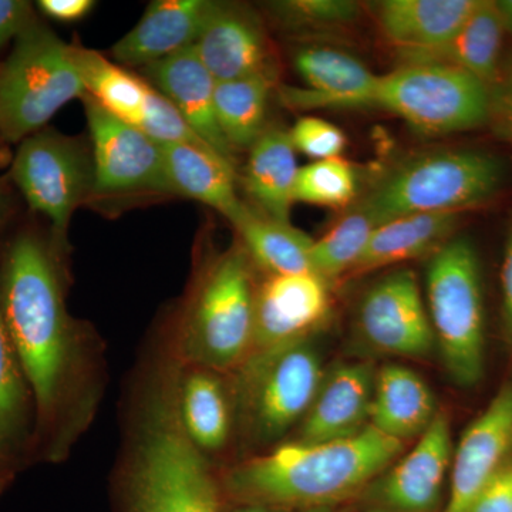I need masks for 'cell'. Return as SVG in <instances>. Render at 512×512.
<instances>
[{
  "label": "cell",
  "instance_id": "2e32d148",
  "mask_svg": "<svg viewBox=\"0 0 512 512\" xmlns=\"http://www.w3.org/2000/svg\"><path fill=\"white\" fill-rule=\"evenodd\" d=\"M376 370L370 363L346 362L325 370L296 441L326 443L349 439L370 426Z\"/></svg>",
  "mask_w": 512,
  "mask_h": 512
},
{
  "label": "cell",
  "instance_id": "ac0fdd59",
  "mask_svg": "<svg viewBox=\"0 0 512 512\" xmlns=\"http://www.w3.org/2000/svg\"><path fill=\"white\" fill-rule=\"evenodd\" d=\"M194 49L217 83L275 77L264 30L238 6L214 2Z\"/></svg>",
  "mask_w": 512,
  "mask_h": 512
},
{
  "label": "cell",
  "instance_id": "484cf974",
  "mask_svg": "<svg viewBox=\"0 0 512 512\" xmlns=\"http://www.w3.org/2000/svg\"><path fill=\"white\" fill-rule=\"evenodd\" d=\"M457 224V214L406 215L384 222L373 232L352 272H369L436 252Z\"/></svg>",
  "mask_w": 512,
  "mask_h": 512
},
{
  "label": "cell",
  "instance_id": "e575fe53",
  "mask_svg": "<svg viewBox=\"0 0 512 512\" xmlns=\"http://www.w3.org/2000/svg\"><path fill=\"white\" fill-rule=\"evenodd\" d=\"M289 134L295 150L316 161L340 157L346 147L343 131L318 117H303Z\"/></svg>",
  "mask_w": 512,
  "mask_h": 512
},
{
  "label": "cell",
  "instance_id": "74e56055",
  "mask_svg": "<svg viewBox=\"0 0 512 512\" xmlns=\"http://www.w3.org/2000/svg\"><path fill=\"white\" fill-rule=\"evenodd\" d=\"M467 512H512V463L478 494Z\"/></svg>",
  "mask_w": 512,
  "mask_h": 512
},
{
  "label": "cell",
  "instance_id": "e0dca14e",
  "mask_svg": "<svg viewBox=\"0 0 512 512\" xmlns=\"http://www.w3.org/2000/svg\"><path fill=\"white\" fill-rule=\"evenodd\" d=\"M306 87H282L281 99L296 109L375 106L379 76L355 57L330 47H306L295 57Z\"/></svg>",
  "mask_w": 512,
  "mask_h": 512
},
{
  "label": "cell",
  "instance_id": "7a4b0ae2",
  "mask_svg": "<svg viewBox=\"0 0 512 512\" xmlns=\"http://www.w3.org/2000/svg\"><path fill=\"white\" fill-rule=\"evenodd\" d=\"M0 302L40 419H53L72 376L73 336L55 266L32 235L10 248Z\"/></svg>",
  "mask_w": 512,
  "mask_h": 512
},
{
  "label": "cell",
  "instance_id": "1f68e13d",
  "mask_svg": "<svg viewBox=\"0 0 512 512\" xmlns=\"http://www.w3.org/2000/svg\"><path fill=\"white\" fill-rule=\"evenodd\" d=\"M355 170L342 157L313 161L299 168L295 200L322 207L343 208L356 197Z\"/></svg>",
  "mask_w": 512,
  "mask_h": 512
},
{
  "label": "cell",
  "instance_id": "cb8c5ba5",
  "mask_svg": "<svg viewBox=\"0 0 512 512\" xmlns=\"http://www.w3.org/2000/svg\"><path fill=\"white\" fill-rule=\"evenodd\" d=\"M477 0H387L379 6L384 37L400 55L424 52L446 45Z\"/></svg>",
  "mask_w": 512,
  "mask_h": 512
},
{
  "label": "cell",
  "instance_id": "7c38bea8",
  "mask_svg": "<svg viewBox=\"0 0 512 512\" xmlns=\"http://www.w3.org/2000/svg\"><path fill=\"white\" fill-rule=\"evenodd\" d=\"M453 451L450 421L439 413L412 450L362 491L367 512H441Z\"/></svg>",
  "mask_w": 512,
  "mask_h": 512
},
{
  "label": "cell",
  "instance_id": "277c9868",
  "mask_svg": "<svg viewBox=\"0 0 512 512\" xmlns=\"http://www.w3.org/2000/svg\"><path fill=\"white\" fill-rule=\"evenodd\" d=\"M504 165L480 151H434L390 171L359 202L377 222L416 214H457L500 190Z\"/></svg>",
  "mask_w": 512,
  "mask_h": 512
},
{
  "label": "cell",
  "instance_id": "8d00e7d4",
  "mask_svg": "<svg viewBox=\"0 0 512 512\" xmlns=\"http://www.w3.org/2000/svg\"><path fill=\"white\" fill-rule=\"evenodd\" d=\"M495 134L512 148V57L490 87V116Z\"/></svg>",
  "mask_w": 512,
  "mask_h": 512
},
{
  "label": "cell",
  "instance_id": "60d3db41",
  "mask_svg": "<svg viewBox=\"0 0 512 512\" xmlns=\"http://www.w3.org/2000/svg\"><path fill=\"white\" fill-rule=\"evenodd\" d=\"M92 0H40L39 8L49 18L73 22L84 18L92 10Z\"/></svg>",
  "mask_w": 512,
  "mask_h": 512
},
{
  "label": "cell",
  "instance_id": "30bf717a",
  "mask_svg": "<svg viewBox=\"0 0 512 512\" xmlns=\"http://www.w3.org/2000/svg\"><path fill=\"white\" fill-rule=\"evenodd\" d=\"M13 178L32 210L46 215L60 235L89 190V171L76 144L55 131H37L20 144Z\"/></svg>",
  "mask_w": 512,
  "mask_h": 512
},
{
  "label": "cell",
  "instance_id": "d6a6232c",
  "mask_svg": "<svg viewBox=\"0 0 512 512\" xmlns=\"http://www.w3.org/2000/svg\"><path fill=\"white\" fill-rule=\"evenodd\" d=\"M26 382L0 302V451L18 434L25 420L28 409Z\"/></svg>",
  "mask_w": 512,
  "mask_h": 512
},
{
  "label": "cell",
  "instance_id": "836d02e7",
  "mask_svg": "<svg viewBox=\"0 0 512 512\" xmlns=\"http://www.w3.org/2000/svg\"><path fill=\"white\" fill-rule=\"evenodd\" d=\"M134 126L140 128L161 146L191 144V146L210 148L188 126L187 121L183 119L180 111L175 109L174 104L153 87L148 90L143 109H141Z\"/></svg>",
  "mask_w": 512,
  "mask_h": 512
},
{
  "label": "cell",
  "instance_id": "9a60e30c",
  "mask_svg": "<svg viewBox=\"0 0 512 512\" xmlns=\"http://www.w3.org/2000/svg\"><path fill=\"white\" fill-rule=\"evenodd\" d=\"M512 463V382L504 384L464 431L453 451L450 491L441 512H467L478 494Z\"/></svg>",
  "mask_w": 512,
  "mask_h": 512
},
{
  "label": "cell",
  "instance_id": "9c48e42d",
  "mask_svg": "<svg viewBox=\"0 0 512 512\" xmlns=\"http://www.w3.org/2000/svg\"><path fill=\"white\" fill-rule=\"evenodd\" d=\"M427 136L483 126L490 89L476 77L441 63L402 64L379 76L376 104Z\"/></svg>",
  "mask_w": 512,
  "mask_h": 512
},
{
  "label": "cell",
  "instance_id": "7bdbcfd3",
  "mask_svg": "<svg viewBox=\"0 0 512 512\" xmlns=\"http://www.w3.org/2000/svg\"><path fill=\"white\" fill-rule=\"evenodd\" d=\"M237 512H275L274 508L265 507V505L248 504L247 507Z\"/></svg>",
  "mask_w": 512,
  "mask_h": 512
},
{
  "label": "cell",
  "instance_id": "5bb4252c",
  "mask_svg": "<svg viewBox=\"0 0 512 512\" xmlns=\"http://www.w3.org/2000/svg\"><path fill=\"white\" fill-rule=\"evenodd\" d=\"M329 309V284L319 275H269L255 292L251 355L311 339Z\"/></svg>",
  "mask_w": 512,
  "mask_h": 512
},
{
  "label": "cell",
  "instance_id": "5b68a950",
  "mask_svg": "<svg viewBox=\"0 0 512 512\" xmlns=\"http://www.w3.org/2000/svg\"><path fill=\"white\" fill-rule=\"evenodd\" d=\"M427 312L448 376L470 389L484 376L485 312L476 248L467 238L448 239L427 266Z\"/></svg>",
  "mask_w": 512,
  "mask_h": 512
},
{
  "label": "cell",
  "instance_id": "8fae6325",
  "mask_svg": "<svg viewBox=\"0 0 512 512\" xmlns=\"http://www.w3.org/2000/svg\"><path fill=\"white\" fill-rule=\"evenodd\" d=\"M94 147L93 190L119 194L137 190L170 191L163 147L144 131L83 96Z\"/></svg>",
  "mask_w": 512,
  "mask_h": 512
},
{
  "label": "cell",
  "instance_id": "6da1fadb",
  "mask_svg": "<svg viewBox=\"0 0 512 512\" xmlns=\"http://www.w3.org/2000/svg\"><path fill=\"white\" fill-rule=\"evenodd\" d=\"M404 443L372 426L349 439L284 444L228 474L229 493L269 508H318L362 493L402 456Z\"/></svg>",
  "mask_w": 512,
  "mask_h": 512
},
{
  "label": "cell",
  "instance_id": "8992f818",
  "mask_svg": "<svg viewBox=\"0 0 512 512\" xmlns=\"http://www.w3.org/2000/svg\"><path fill=\"white\" fill-rule=\"evenodd\" d=\"M255 292L245 249H232L211 266L181 332V355L191 367L222 372L237 369L248 359Z\"/></svg>",
  "mask_w": 512,
  "mask_h": 512
},
{
  "label": "cell",
  "instance_id": "ffe728a7",
  "mask_svg": "<svg viewBox=\"0 0 512 512\" xmlns=\"http://www.w3.org/2000/svg\"><path fill=\"white\" fill-rule=\"evenodd\" d=\"M214 2L156 0L140 22L113 47L117 62L153 64L192 47L200 37Z\"/></svg>",
  "mask_w": 512,
  "mask_h": 512
},
{
  "label": "cell",
  "instance_id": "d6986e66",
  "mask_svg": "<svg viewBox=\"0 0 512 512\" xmlns=\"http://www.w3.org/2000/svg\"><path fill=\"white\" fill-rule=\"evenodd\" d=\"M147 72L194 133L218 156L235 165L234 150L222 134L215 111L217 82L201 62L194 46L148 64Z\"/></svg>",
  "mask_w": 512,
  "mask_h": 512
},
{
  "label": "cell",
  "instance_id": "83f0119b",
  "mask_svg": "<svg viewBox=\"0 0 512 512\" xmlns=\"http://www.w3.org/2000/svg\"><path fill=\"white\" fill-rule=\"evenodd\" d=\"M178 414L188 439L202 453L220 451L231 434L224 384L211 370L191 367L177 384Z\"/></svg>",
  "mask_w": 512,
  "mask_h": 512
},
{
  "label": "cell",
  "instance_id": "52a82bcc",
  "mask_svg": "<svg viewBox=\"0 0 512 512\" xmlns=\"http://www.w3.org/2000/svg\"><path fill=\"white\" fill-rule=\"evenodd\" d=\"M0 70V136L10 143L40 131L69 101L86 94L72 46L35 22L16 37Z\"/></svg>",
  "mask_w": 512,
  "mask_h": 512
},
{
  "label": "cell",
  "instance_id": "603a6c76",
  "mask_svg": "<svg viewBox=\"0 0 512 512\" xmlns=\"http://www.w3.org/2000/svg\"><path fill=\"white\" fill-rule=\"evenodd\" d=\"M505 30L498 3L477 0L468 18L446 45L404 55L403 64H448L471 74L490 89L500 74Z\"/></svg>",
  "mask_w": 512,
  "mask_h": 512
},
{
  "label": "cell",
  "instance_id": "d4e9b609",
  "mask_svg": "<svg viewBox=\"0 0 512 512\" xmlns=\"http://www.w3.org/2000/svg\"><path fill=\"white\" fill-rule=\"evenodd\" d=\"M296 150L291 134L278 126H268L249 150L245 183L256 210L272 220L289 222L295 202L298 178Z\"/></svg>",
  "mask_w": 512,
  "mask_h": 512
},
{
  "label": "cell",
  "instance_id": "f546056e",
  "mask_svg": "<svg viewBox=\"0 0 512 512\" xmlns=\"http://www.w3.org/2000/svg\"><path fill=\"white\" fill-rule=\"evenodd\" d=\"M77 72L92 99L119 119L136 123L150 84L111 63L96 50L72 46Z\"/></svg>",
  "mask_w": 512,
  "mask_h": 512
},
{
  "label": "cell",
  "instance_id": "ba28073f",
  "mask_svg": "<svg viewBox=\"0 0 512 512\" xmlns=\"http://www.w3.org/2000/svg\"><path fill=\"white\" fill-rule=\"evenodd\" d=\"M325 369L311 339L256 353L239 366L238 409L251 440L281 439L303 420Z\"/></svg>",
  "mask_w": 512,
  "mask_h": 512
},
{
  "label": "cell",
  "instance_id": "ab89813d",
  "mask_svg": "<svg viewBox=\"0 0 512 512\" xmlns=\"http://www.w3.org/2000/svg\"><path fill=\"white\" fill-rule=\"evenodd\" d=\"M501 319H503L504 338L512 348V228L505 244L503 268H501Z\"/></svg>",
  "mask_w": 512,
  "mask_h": 512
},
{
  "label": "cell",
  "instance_id": "4316f807",
  "mask_svg": "<svg viewBox=\"0 0 512 512\" xmlns=\"http://www.w3.org/2000/svg\"><path fill=\"white\" fill-rule=\"evenodd\" d=\"M244 241L245 251L269 272V275H298L312 271V248L315 241L292 227L245 205L232 222Z\"/></svg>",
  "mask_w": 512,
  "mask_h": 512
},
{
  "label": "cell",
  "instance_id": "7402d4cb",
  "mask_svg": "<svg viewBox=\"0 0 512 512\" xmlns=\"http://www.w3.org/2000/svg\"><path fill=\"white\" fill-rule=\"evenodd\" d=\"M165 177L175 194L184 195L221 212L229 222L237 220L245 202L237 194L235 165L210 148L191 144H165Z\"/></svg>",
  "mask_w": 512,
  "mask_h": 512
},
{
  "label": "cell",
  "instance_id": "f1b7e54d",
  "mask_svg": "<svg viewBox=\"0 0 512 512\" xmlns=\"http://www.w3.org/2000/svg\"><path fill=\"white\" fill-rule=\"evenodd\" d=\"M275 77L255 76L220 82L215 87V111L222 134L232 150H251L266 126L269 93Z\"/></svg>",
  "mask_w": 512,
  "mask_h": 512
},
{
  "label": "cell",
  "instance_id": "4dcf8cb0",
  "mask_svg": "<svg viewBox=\"0 0 512 512\" xmlns=\"http://www.w3.org/2000/svg\"><path fill=\"white\" fill-rule=\"evenodd\" d=\"M379 224L355 205L312 248V271L326 282L352 271Z\"/></svg>",
  "mask_w": 512,
  "mask_h": 512
},
{
  "label": "cell",
  "instance_id": "44dd1931",
  "mask_svg": "<svg viewBox=\"0 0 512 512\" xmlns=\"http://www.w3.org/2000/svg\"><path fill=\"white\" fill-rule=\"evenodd\" d=\"M439 413L436 396L419 373L396 363L376 370L370 412L373 429L406 443L419 439Z\"/></svg>",
  "mask_w": 512,
  "mask_h": 512
},
{
  "label": "cell",
  "instance_id": "d590c367",
  "mask_svg": "<svg viewBox=\"0 0 512 512\" xmlns=\"http://www.w3.org/2000/svg\"><path fill=\"white\" fill-rule=\"evenodd\" d=\"M281 15L296 26H326L345 25L356 19L359 8L345 0H296L285 2L279 6Z\"/></svg>",
  "mask_w": 512,
  "mask_h": 512
},
{
  "label": "cell",
  "instance_id": "b9f144b4",
  "mask_svg": "<svg viewBox=\"0 0 512 512\" xmlns=\"http://www.w3.org/2000/svg\"><path fill=\"white\" fill-rule=\"evenodd\" d=\"M498 3V8L501 10L503 15L505 29L510 30L512 33V0H501Z\"/></svg>",
  "mask_w": 512,
  "mask_h": 512
},
{
  "label": "cell",
  "instance_id": "f35d334b",
  "mask_svg": "<svg viewBox=\"0 0 512 512\" xmlns=\"http://www.w3.org/2000/svg\"><path fill=\"white\" fill-rule=\"evenodd\" d=\"M35 22L32 5L23 0H0V46L16 39Z\"/></svg>",
  "mask_w": 512,
  "mask_h": 512
},
{
  "label": "cell",
  "instance_id": "3957f363",
  "mask_svg": "<svg viewBox=\"0 0 512 512\" xmlns=\"http://www.w3.org/2000/svg\"><path fill=\"white\" fill-rule=\"evenodd\" d=\"M128 461L130 512H217L218 487L204 453L188 439L177 386L144 404Z\"/></svg>",
  "mask_w": 512,
  "mask_h": 512
},
{
  "label": "cell",
  "instance_id": "4fadbf2b",
  "mask_svg": "<svg viewBox=\"0 0 512 512\" xmlns=\"http://www.w3.org/2000/svg\"><path fill=\"white\" fill-rule=\"evenodd\" d=\"M357 328L367 345L383 355L426 357L436 348L419 281L410 269L384 276L366 292Z\"/></svg>",
  "mask_w": 512,
  "mask_h": 512
}]
</instances>
